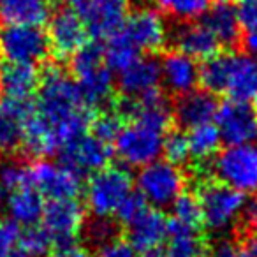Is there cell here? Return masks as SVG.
<instances>
[{"label": "cell", "mask_w": 257, "mask_h": 257, "mask_svg": "<svg viewBox=\"0 0 257 257\" xmlns=\"http://www.w3.org/2000/svg\"><path fill=\"white\" fill-rule=\"evenodd\" d=\"M34 104L36 116L46 131L53 155L88 134L97 113L85 102L74 78L58 65H48L41 72Z\"/></svg>", "instance_id": "obj_1"}, {"label": "cell", "mask_w": 257, "mask_h": 257, "mask_svg": "<svg viewBox=\"0 0 257 257\" xmlns=\"http://www.w3.org/2000/svg\"><path fill=\"white\" fill-rule=\"evenodd\" d=\"M71 72L85 102L92 109H106L116 99L113 71L104 60V46L99 41L86 43L71 58Z\"/></svg>", "instance_id": "obj_2"}, {"label": "cell", "mask_w": 257, "mask_h": 257, "mask_svg": "<svg viewBox=\"0 0 257 257\" xmlns=\"http://www.w3.org/2000/svg\"><path fill=\"white\" fill-rule=\"evenodd\" d=\"M196 197L201 206V222L208 231L224 232L241 218L245 208L243 194L217 180H199Z\"/></svg>", "instance_id": "obj_3"}, {"label": "cell", "mask_w": 257, "mask_h": 257, "mask_svg": "<svg viewBox=\"0 0 257 257\" xmlns=\"http://www.w3.org/2000/svg\"><path fill=\"white\" fill-rule=\"evenodd\" d=\"M208 176L241 194L257 192V145L227 147L208 164Z\"/></svg>", "instance_id": "obj_4"}, {"label": "cell", "mask_w": 257, "mask_h": 257, "mask_svg": "<svg viewBox=\"0 0 257 257\" xmlns=\"http://www.w3.org/2000/svg\"><path fill=\"white\" fill-rule=\"evenodd\" d=\"M131 192H133L131 173L120 166H107L93 173L86 183V208L95 218H111Z\"/></svg>", "instance_id": "obj_5"}, {"label": "cell", "mask_w": 257, "mask_h": 257, "mask_svg": "<svg viewBox=\"0 0 257 257\" xmlns=\"http://www.w3.org/2000/svg\"><path fill=\"white\" fill-rule=\"evenodd\" d=\"M50 55V41L43 27L2 25L0 27V58L8 64L34 65Z\"/></svg>", "instance_id": "obj_6"}, {"label": "cell", "mask_w": 257, "mask_h": 257, "mask_svg": "<svg viewBox=\"0 0 257 257\" xmlns=\"http://www.w3.org/2000/svg\"><path fill=\"white\" fill-rule=\"evenodd\" d=\"M185 175L178 166L168 161H155L141 168L138 175V192L143 196L150 208L171 206L183 194Z\"/></svg>", "instance_id": "obj_7"}, {"label": "cell", "mask_w": 257, "mask_h": 257, "mask_svg": "<svg viewBox=\"0 0 257 257\" xmlns=\"http://www.w3.org/2000/svg\"><path fill=\"white\" fill-rule=\"evenodd\" d=\"M166 134L159 133L138 121H128L123 125L118 138L113 143L116 157L131 168H145L159 161L164 148Z\"/></svg>", "instance_id": "obj_8"}, {"label": "cell", "mask_w": 257, "mask_h": 257, "mask_svg": "<svg viewBox=\"0 0 257 257\" xmlns=\"http://www.w3.org/2000/svg\"><path fill=\"white\" fill-rule=\"evenodd\" d=\"M41 227L57 248L76 245V239L85 229V208L76 199L50 201L44 206Z\"/></svg>", "instance_id": "obj_9"}, {"label": "cell", "mask_w": 257, "mask_h": 257, "mask_svg": "<svg viewBox=\"0 0 257 257\" xmlns=\"http://www.w3.org/2000/svg\"><path fill=\"white\" fill-rule=\"evenodd\" d=\"M29 169L30 185L50 201L76 199L83 190V176L60 162L36 161Z\"/></svg>", "instance_id": "obj_10"}, {"label": "cell", "mask_w": 257, "mask_h": 257, "mask_svg": "<svg viewBox=\"0 0 257 257\" xmlns=\"http://www.w3.org/2000/svg\"><path fill=\"white\" fill-rule=\"evenodd\" d=\"M46 34L50 51L60 62L74 57L88 43L90 36L79 13L71 8H62L50 16Z\"/></svg>", "instance_id": "obj_11"}, {"label": "cell", "mask_w": 257, "mask_h": 257, "mask_svg": "<svg viewBox=\"0 0 257 257\" xmlns=\"http://www.w3.org/2000/svg\"><path fill=\"white\" fill-rule=\"evenodd\" d=\"M118 34L141 55L157 53L168 43V30H166L164 20L159 15V11L147 6H140L128 13Z\"/></svg>", "instance_id": "obj_12"}, {"label": "cell", "mask_w": 257, "mask_h": 257, "mask_svg": "<svg viewBox=\"0 0 257 257\" xmlns=\"http://www.w3.org/2000/svg\"><path fill=\"white\" fill-rule=\"evenodd\" d=\"M76 11L95 41H109L123 27L128 16V0H86Z\"/></svg>", "instance_id": "obj_13"}, {"label": "cell", "mask_w": 257, "mask_h": 257, "mask_svg": "<svg viewBox=\"0 0 257 257\" xmlns=\"http://www.w3.org/2000/svg\"><path fill=\"white\" fill-rule=\"evenodd\" d=\"M58 155H60V164L72 169L79 176H85L107 168L114 152L113 145L106 143V141L99 140L88 133L72 141L71 145H67Z\"/></svg>", "instance_id": "obj_14"}, {"label": "cell", "mask_w": 257, "mask_h": 257, "mask_svg": "<svg viewBox=\"0 0 257 257\" xmlns=\"http://www.w3.org/2000/svg\"><path fill=\"white\" fill-rule=\"evenodd\" d=\"M215 127L227 147L246 145L255 138V109L250 104L225 100L218 104Z\"/></svg>", "instance_id": "obj_15"}, {"label": "cell", "mask_w": 257, "mask_h": 257, "mask_svg": "<svg viewBox=\"0 0 257 257\" xmlns=\"http://www.w3.org/2000/svg\"><path fill=\"white\" fill-rule=\"evenodd\" d=\"M168 43H171L173 50L182 55H187L192 60H208L220 53L222 46L217 37L208 30L203 22L180 23L178 27L168 34Z\"/></svg>", "instance_id": "obj_16"}, {"label": "cell", "mask_w": 257, "mask_h": 257, "mask_svg": "<svg viewBox=\"0 0 257 257\" xmlns=\"http://www.w3.org/2000/svg\"><path fill=\"white\" fill-rule=\"evenodd\" d=\"M224 93L229 100L257 104V57L231 51Z\"/></svg>", "instance_id": "obj_17"}, {"label": "cell", "mask_w": 257, "mask_h": 257, "mask_svg": "<svg viewBox=\"0 0 257 257\" xmlns=\"http://www.w3.org/2000/svg\"><path fill=\"white\" fill-rule=\"evenodd\" d=\"M161 64L152 57H141L128 69L120 72L118 92L120 97L138 100L161 90Z\"/></svg>", "instance_id": "obj_18"}, {"label": "cell", "mask_w": 257, "mask_h": 257, "mask_svg": "<svg viewBox=\"0 0 257 257\" xmlns=\"http://www.w3.org/2000/svg\"><path fill=\"white\" fill-rule=\"evenodd\" d=\"M36 104L32 99H8L0 104V150L6 154L22 148L23 128L32 116Z\"/></svg>", "instance_id": "obj_19"}, {"label": "cell", "mask_w": 257, "mask_h": 257, "mask_svg": "<svg viewBox=\"0 0 257 257\" xmlns=\"http://www.w3.org/2000/svg\"><path fill=\"white\" fill-rule=\"evenodd\" d=\"M161 64V79L164 88L176 97L196 90L199 83V65L187 55L178 51H168L164 53Z\"/></svg>", "instance_id": "obj_20"}, {"label": "cell", "mask_w": 257, "mask_h": 257, "mask_svg": "<svg viewBox=\"0 0 257 257\" xmlns=\"http://www.w3.org/2000/svg\"><path fill=\"white\" fill-rule=\"evenodd\" d=\"M169 220L161 210L150 208L133 224L127 225V241L138 250V253L157 250L168 238Z\"/></svg>", "instance_id": "obj_21"}, {"label": "cell", "mask_w": 257, "mask_h": 257, "mask_svg": "<svg viewBox=\"0 0 257 257\" xmlns=\"http://www.w3.org/2000/svg\"><path fill=\"white\" fill-rule=\"evenodd\" d=\"M217 109L218 102L215 95H211L206 90H192L176 99L173 116L180 127L190 131V128L211 123L215 120Z\"/></svg>", "instance_id": "obj_22"}, {"label": "cell", "mask_w": 257, "mask_h": 257, "mask_svg": "<svg viewBox=\"0 0 257 257\" xmlns=\"http://www.w3.org/2000/svg\"><path fill=\"white\" fill-rule=\"evenodd\" d=\"M41 74L34 65L4 64L0 65V92L8 99H32L39 88Z\"/></svg>", "instance_id": "obj_23"}, {"label": "cell", "mask_w": 257, "mask_h": 257, "mask_svg": "<svg viewBox=\"0 0 257 257\" xmlns=\"http://www.w3.org/2000/svg\"><path fill=\"white\" fill-rule=\"evenodd\" d=\"M201 22L217 37L222 48L232 50L241 43V27H239L236 9L231 4L218 2V4L211 6Z\"/></svg>", "instance_id": "obj_24"}, {"label": "cell", "mask_w": 257, "mask_h": 257, "mask_svg": "<svg viewBox=\"0 0 257 257\" xmlns=\"http://www.w3.org/2000/svg\"><path fill=\"white\" fill-rule=\"evenodd\" d=\"M51 16V0H0V22L4 25L43 27Z\"/></svg>", "instance_id": "obj_25"}, {"label": "cell", "mask_w": 257, "mask_h": 257, "mask_svg": "<svg viewBox=\"0 0 257 257\" xmlns=\"http://www.w3.org/2000/svg\"><path fill=\"white\" fill-rule=\"evenodd\" d=\"M44 206H46L44 197L32 185H27L9 194L6 210L15 224L23 225L27 229L39 224L44 213Z\"/></svg>", "instance_id": "obj_26"}, {"label": "cell", "mask_w": 257, "mask_h": 257, "mask_svg": "<svg viewBox=\"0 0 257 257\" xmlns=\"http://www.w3.org/2000/svg\"><path fill=\"white\" fill-rule=\"evenodd\" d=\"M161 257H204V243L196 227L169 220L168 238L159 248Z\"/></svg>", "instance_id": "obj_27"}, {"label": "cell", "mask_w": 257, "mask_h": 257, "mask_svg": "<svg viewBox=\"0 0 257 257\" xmlns=\"http://www.w3.org/2000/svg\"><path fill=\"white\" fill-rule=\"evenodd\" d=\"M187 138H189L190 159H194L201 166H204L206 162L210 164L215 159V155L220 152L222 138L215 123H206L201 127L190 128L187 133Z\"/></svg>", "instance_id": "obj_28"}, {"label": "cell", "mask_w": 257, "mask_h": 257, "mask_svg": "<svg viewBox=\"0 0 257 257\" xmlns=\"http://www.w3.org/2000/svg\"><path fill=\"white\" fill-rule=\"evenodd\" d=\"M157 8L182 23L203 18L211 8V0H155Z\"/></svg>", "instance_id": "obj_29"}, {"label": "cell", "mask_w": 257, "mask_h": 257, "mask_svg": "<svg viewBox=\"0 0 257 257\" xmlns=\"http://www.w3.org/2000/svg\"><path fill=\"white\" fill-rule=\"evenodd\" d=\"M141 57L143 55L134 50L120 34L111 37L106 43V46H104V60H106V65L111 71L123 72L125 69H128Z\"/></svg>", "instance_id": "obj_30"}, {"label": "cell", "mask_w": 257, "mask_h": 257, "mask_svg": "<svg viewBox=\"0 0 257 257\" xmlns=\"http://www.w3.org/2000/svg\"><path fill=\"white\" fill-rule=\"evenodd\" d=\"M125 123H127V121L116 113V109H114L113 106H109V107H106V109H100L99 113H95L92 127H90V134H93V136L99 138V140L106 141V143L113 145Z\"/></svg>", "instance_id": "obj_31"}, {"label": "cell", "mask_w": 257, "mask_h": 257, "mask_svg": "<svg viewBox=\"0 0 257 257\" xmlns=\"http://www.w3.org/2000/svg\"><path fill=\"white\" fill-rule=\"evenodd\" d=\"M30 164H22L18 161L0 162V190L9 196L22 187L30 185Z\"/></svg>", "instance_id": "obj_32"}, {"label": "cell", "mask_w": 257, "mask_h": 257, "mask_svg": "<svg viewBox=\"0 0 257 257\" xmlns=\"http://www.w3.org/2000/svg\"><path fill=\"white\" fill-rule=\"evenodd\" d=\"M171 210H173V220L180 222V224L196 229L201 224V206L196 194L183 192L171 204Z\"/></svg>", "instance_id": "obj_33"}, {"label": "cell", "mask_w": 257, "mask_h": 257, "mask_svg": "<svg viewBox=\"0 0 257 257\" xmlns=\"http://www.w3.org/2000/svg\"><path fill=\"white\" fill-rule=\"evenodd\" d=\"M166 161L173 166H183L189 162L190 150H189V138L183 131H169L164 138V148H162Z\"/></svg>", "instance_id": "obj_34"}, {"label": "cell", "mask_w": 257, "mask_h": 257, "mask_svg": "<svg viewBox=\"0 0 257 257\" xmlns=\"http://www.w3.org/2000/svg\"><path fill=\"white\" fill-rule=\"evenodd\" d=\"M18 246L25 250V252L32 253V255L43 257L53 246V243H51L50 236L46 234V231L41 225H34V227H27L22 232Z\"/></svg>", "instance_id": "obj_35"}, {"label": "cell", "mask_w": 257, "mask_h": 257, "mask_svg": "<svg viewBox=\"0 0 257 257\" xmlns=\"http://www.w3.org/2000/svg\"><path fill=\"white\" fill-rule=\"evenodd\" d=\"M147 210H148V203L143 199V196L140 192H134L133 190V192L125 197L123 203L120 204V208L114 213V218H116L118 224L128 225L133 224L138 217H141Z\"/></svg>", "instance_id": "obj_36"}, {"label": "cell", "mask_w": 257, "mask_h": 257, "mask_svg": "<svg viewBox=\"0 0 257 257\" xmlns=\"http://www.w3.org/2000/svg\"><path fill=\"white\" fill-rule=\"evenodd\" d=\"M86 234L92 243L102 246L118 238V224L113 218H93L86 225Z\"/></svg>", "instance_id": "obj_37"}, {"label": "cell", "mask_w": 257, "mask_h": 257, "mask_svg": "<svg viewBox=\"0 0 257 257\" xmlns=\"http://www.w3.org/2000/svg\"><path fill=\"white\" fill-rule=\"evenodd\" d=\"M20 225L11 218H0V257H11L20 243Z\"/></svg>", "instance_id": "obj_38"}, {"label": "cell", "mask_w": 257, "mask_h": 257, "mask_svg": "<svg viewBox=\"0 0 257 257\" xmlns=\"http://www.w3.org/2000/svg\"><path fill=\"white\" fill-rule=\"evenodd\" d=\"M210 257H250L241 238H218L210 250Z\"/></svg>", "instance_id": "obj_39"}, {"label": "cell", "mask_w": 257, "mask_h": 257, "mask_svg": "<svg viewBox=\"0 0 257 257\" xmlns=\"http://www.w3.org/2000/svg\"><path fill=\"white\" fill-rule=\"evenodd\" d=\"M95 257H140V253L127 239L116 238L106 245L99 246Z\"/></svg>", "instance_id": "obj_40"}, {"label": "cell", "mask_w": 257, "mask_h": 257, "mask_svg": "<svg viewBox=\"0 0 257 257\" xmlns=\"http://www.w3.org/2000/svg\"><path fill=\"white\" fill-rule=\"evenodd\" d=\"M236 15H238V22L241 30L248 32V30L257 29V0H239L238 8H236Z\"/></svg>", "instance_id": "obj_41"}, {"label": "cell", "mask_w": 257, "mask_h": 257, "mask_svg": "<svg viewBox=\"0 0 257 257\" xmlns=\"http://www.w3.org/2000/svg\"><path fill=\"white\" fill-rule=\"evenodd\" d=\"M241 220L250 231H257V197H252L250 201H245Z\"/></svg>", "instance_id": "obj_42"}, {"label": "cell", "mask_w": 257, "mask_h": 257, "mask_svg": "<svg viewBox=\"0 0 257 257\" xmlns=\"http://www.w3.org/2000/svg\"><path fill=\"white\" fill-rule=\"evenodd\" d=\"M239 44L245 48V51L248 55L257 57V29L241 34V43H239Z\"/></svg>", "instance_id": "obj_43"}, {"label": "cell", "mask_w": 257, "mask_h": 257, "mask_svg": "<svg viewBox=\"0 0 257 257\" xmlns=\"http://www.w3.org/2000/svg\"><path fill=\"white\" fill-rule=\"evenodd\" d=\"M53 257H92V253L85 246L71 245V246H65V248H58Z\"/></svg>", "instance_id": "obj_44"}, {"label": "cell", "mask_w": 257, "mask_h": 257, "mask_svg": "<svg viewBox=\"0 0 257 257\" xmlns=\"http://www.w3.org/2000/svg\"><path fill=\"white\" fill-rule=\"evenodd\" d=\"M58 2H62V4H65V6H69V8H81L83 4H85L86 0H58Z\"/></svg>", "instance_id": "obj_45"}, {"label": "cell", "mask_w": 257, "mask_h": 257, "mask_svg": "<svg viewBox=\"0 0 257 257\" xmlns=\"http://www.w3.org/2000/svg\"><path fill=\"white\" fill-rule=\"evenodd\" d=\"M11 257H36V255H32V253L25 252V250H23V248H20V246H16V250L11 253Z\"/></svg>", "instance_id": "obj_46"}, {"label": "cell", "mask_w": 257, "mask_h": 257, "mask_svg": "<svg viewBox=\"0 0 257 257\" xmlns=\"http://www.w3.org/2000/svg\"><path fill=\"white\" fill-rule=\"evenodd\" d=\"M255 140H257V109H255Z\"/></svg>", "instance_id": "obj_47"}, {"label": "cell", "mask_w": 257, "mask_h": 257, "mask_svg": "<svg viewBox=\"0 0 257 257\" xmlns=\"http://www.w3.org/2000/svg\"><path fill=\"white\" fill-rule=\"evenodd\" d=\"M220 2H225V4H229V2H232V0H220Z\"/></svg>", "instance_id": "obj_48"}]
</instances>
